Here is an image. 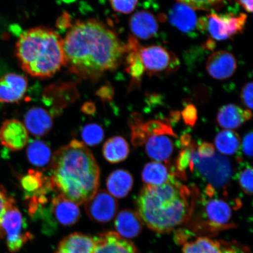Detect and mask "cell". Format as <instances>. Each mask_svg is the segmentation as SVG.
Returning a JSON list of instances; mask_svg holds the SVG:
<instances>
[{"instance_id": "24", "label": "cell", "mask_w": 253, "mask_h": 253, "mask_svg": "<svg viewBox=\"0 0 253 253\" xmlns=\"http://www.w3.org/2000/svg\"><path fill=\"white\" fill-rule=\"evenodd\" d=\"M94 240L91 237L75 233L63 239L56 253H94Z\"/></svg>"}, {"instance_id": "34", "label": "cell", "mask_w": 253, "mask_h": 253, "mask_svg": "<svg viewBox=\"0 0 253 253\" xmlns=\"http://www.w3.org/2000/svg\"><path fill=\"white\" fill-rule=\"evenodd\" d=\"M228 0H178L194 9L209 11L223 7Z\"/></svg>"}, {"instance_id": "8", "label": "cell", "mask_w": 253, "mask_h": 253, "mask_svg": "<svg viewBox=\"0 0 253 253\" xmlns=\"http://www.w3.org/2000/svg\"><path fill=\"white\" fill-rule=\"evenodd\" d=\"M204 219L193 226L195 232H216L233 227L230 221L232 217L230 206L219 199H212L206 202Z\"/></svg>"}, {"instance_id": "35", "label": "cell", "mask_w": 253, "mask_h": 253, "mask_svg": "<svg viewBox=\"0 0 253 253\" xmlns=\"http://www.w3.org/2000/svg\"><path fill=\"white\" fill-rule=\"evenodd\" d=\"M195 150L194 145L188 149L183 150L180 153L176 161V167L179 175L183 178L185 175V170L190 168L192 169V153Z\"/></svg>"}, {"instance_id": "33", "label": "cell", "mask_w": 253, "mask_h": 253, "mask_svg": "<svg viewBox=\"0 0 253 253\" xmlns=\"http://www.w3.org/2000/svg\"><path fill=\"white\" fill-rule=\"evenodd\" d=\"M142 128L147 137L153 135H167L176 137V134L174 133L169 122L161 120H152L143 123Z\"/></svg>"}, {"instance_id": "18", "label": "cell", "mask_w": 253, "mask_h": 253, "mask_svg": "<svg viewBox=\"0 0 253 253\" xmlns=\"http://www.w3.org/2000/svg\"><path fill=\"white\" fill-rule=\"evenodd\" d=\"M24 125L32 135L42 137L51 130L53 126L52 115L42 107H32L25 113Z\"/></svg>"}, {"instance_id": "1", "label": "cell", "mask_w": 253, "mask_h": 253, "mask_svg": "<svg viewBox=\"0 0 253 253\" xmlns=\"http://www.w3.org/2000/svg\"><path fill=\"white\" fill-rule=\"evenodd\" d=\"M63 50L68 71L93 82L118 68L126 55V45L115 32L96 19L73 25L63 40Z\"/></svg>"}, {"instance_id": "17", "label": "cell", "mask_w": 253, "mask_h": 253, "mask_svg": "<svg viewBox=\"0 0 253 253\" xmlns=\"http://www.w3.org/2000/svg\"><path fill=\"white\" fill-rule=\"evenodd\" d=\"M129 25L132 34L138 39L144 40L152 39L159 30L157 19L153 13L147 10L136 12L131 16Z\"/></svg>"}, {"instance_id": "41", "label": "cell", "mask_w": 253, "mask_h": 253, "mask_svg": "<svg viewBox=\"0 0 253 253\" xmlns=\"http://www.w3.org/2000/svg\"><path fill=\"white\" fill-rule=\"evenodd\" d=\"M240 97L243 104L248 109H253V83L252 82L247 83L243 87Z\"/></svg>"}, {"instance_id": "30", "label": "cell", "mask_w": 253, "mask_h": 253, "mask_svg": "<svg viewBox=\"0 0 253 253\" xmlns=\"http://www.w3.org/2000/svg\"><path fill=\"white\" fill-rule=\"evenodd\" d=\"M241 142L236 132L223 130L218 133L215 138V145L221 154L232 156L239 150Z\"/></svg>"}, {"instance_id": "31", "label": "cell", "mask_w": 253, "mask_h": 253, "mask_svg": "<svg viewBox=\"0 0 253 253\" xmlns=\"http://www.w3.org/2000/svg\"><path fill=\"white\" fill-rule=\"evenodd\" d=\"M81 135L84 145L93 147L99 145L103 141L104 132L100 125L90 123L82 128Z\"/></svg>"}, {"instance_id": "7", "label": "cell", "mask_w": 253, "mask_h": 253, "mask_svg": "<svg viewBox=\"0 0 253 253\" xmlns=\"http://www.w3.org/2000/svg\"><path fill=\"white\" fill-rule=\"evenodd\" d=\"M193 167L214 187L220 188L225 186L229 181L232 174V168L227 158L215 154L209 158L199 157L194 151L192 158Z\"/></svg>"}, {"instance_id": "46", "label": "cell", "mask_w": 253, "mask_h": 253, "mask_svg": "<svg viewBox=\"0 0 253 253\" xmlns=\"http://www.w3.org/2000/svg\"><path fill=\"white\" fill-rule=\"evenodd\" d=\"M82 112L88 115H94L96 111V107L93 103L88 102L84 103L81 109Z\"/></svg>"}, {"instance_id": "10", "label": "cell", "mask_w": 253, "mask_h": 253, "mask_svg": "<svg viewBox=\"0 0 253 253\" xmlns=\"http://www.w3.org/2000/svg\"><path fill=\"white\" fill-rule=\"evenodd\" d=\"M118 202L109 192L100 190L97 191L85 203V210L91 220L97 223H107L118 212Z\"/></svg>"}, {"instance_id": "48", "label": "cell", "mask_w": 253, "mask_h": 253, "mask_svg": "<svg viewBox=\"0 0 253 253\" xmlns=\"http://www.w3.org/2000/svg\"><path fill=\"white\" fill-rule=\"evenodd\" d=\"M190 142H191V137L188 134H186L183 135L181 138V143L183 145H185V146H188Z\"/></svg>"}, {"instance_id": "16", "label": "cell", "mask_w": 253, "mask_h": 253, "mask_svg": "<svg viewBox=\"0 0 253 253\" xmlns=\"http://www.w3.org/2000/svg\"><path fill=\"white\" fill-rule=\"evenodd\" d=\"M169 20L174 27L183 33L192 34L198 30V19L194 9L181 2L170 8Z\"/></svg>"}, {"instance_id": "6", "label": "cell", "mask_w": 253, "mask_h": 253, "mask_svg": "<svg viewBox=\"0 0 253 253\" xmlns=\"http://www.w3.org/2000/svg\"><path fill=\"white\" fill-rule=\"evenodd\" d=\"M139 56L145 73L151 76L166 75L178 70L179 60L175 53L160 45L138 47Z\"/></svg>"}, {"instance_id": "38", "label": "cell", "mask_w": 253, "mask_h": 253, "mask_svg": "<svg viewBox=\"0 0 253 253\" xmlns=\"http://www.w3.org/2000/svg\"><path fill=\"white\" fill-rule=\"evenodd\" d=\"M111 6L116 12L128 14L133 11L137 5L138 0H109Z\"/></svg>"}, {"instance_id": "47", "label": "cell", "mask_w": 253, "mask_h": 253, "mask_svg": "<svg viewBox=\"0 0 253 253\" xmlns=\"http://www.w3.org/2000/svg\"><path fill=\"white\" fill-rule=\"evenodd\" d=\"M239 4L245 9L249 13L253 12V0H237Z\"/></svg>"}, {"instance_id": "19", "label": "cell", "mask_w": 253, "mask_h": 253, "mask_svg": "<svg viewBox=\"0 0 253 253\" xmlns=\"http://www.w3.org/2000/svg\"><path fill=\"white\" fill-rule=\"evenodd\" d=\"M126 45V71L131 77L130 89L140 86L142 77L145 74L140 56L138 47L140 44L136 38L129 36Z\"/></svg>"}, {"instance_id": "20", "label": "cell", "mask_w": 253, "mask_h": 253, "mask_svg": "<svg viewBox=\"0 0 253 253\" xmlns=\"http://www.w3.org/2000/svg\"><path fill=\"white\" fill-rule=\"evenodd\" d=\"M250 110H243L234 104H228L221 107L217 115V122L221 127L231 130L241 126L243 123L252 118Z\"/></svg>"}, {"instance_id": "37", "label": "cell", "mask_w": 253, "mask_h": 253, "mask_svg": "<svg viewBox=\"0 0 253 253\" xmlns=\"http://www.w3.org/2000/svg\"><path fill=\"white\" fill-rule=\"evenodd\" d=\"M14 204V199L9 197L5 189L0 185V239L4 237L1 226L3 217L8 208Z\"/></svg>"}, {"instance_id": "3", "label": "cell", "mask_w": 253, "mask_h": 253, "mask_svg": "<svg viewBox=\"0 0 253 253\" xmlns=\"http://www.w3.org/2000/svg\"><path fill=\"white\" fill-rule=\"evenodd\" d=\"M194 204L188 188L172 178L162 185H145L136 202L141 221L159 233L171 232L187 222Z\"/></svg>"}, {"instance_id": "4", "label": "cell", "mask_w": 253, "mask_h": 253, "mask_svg": "<svg viewBox=\"0 0 253 253\" xmlns=\"http://www.w3.org/2000/svg\"><path fill=\"white\" fill-rule=\"evenodd\" d=\"M15 52L21 68L34 78L52 77L65 65L63 40L48 28L24 31L16 42Z\"/></svg>"}, {"instance_id": "44", "label": "cell", "mask_w": 253, "mask_h": 253, "mask_svg": "<svg viewBox=\"0 0 253 253\" xmlns=\"http://www.w3.org/2000/svg\"><path fill=\"white\" fill-rule=\"evenodd\" d=\"M253 132L247 134L243 140V150L246 156H253Z\"/></svg>"}, {"instance_id": "21", "label": "cell", "mask_w": 253, "mask_h": 253, "mask_svg": "<svg viewBox=\"0 0 253 253\" xmlns=\"http://www.w3.org/2000/svg\"><path fill=\"white\" fill-rule=\"evenodd\" d=\"M145 151L151 159L162 162L169 160L173 151L171 139L167 135H153L147 138Z\"/></svg>"}, {"instance_id": "27", "label": "cell", "mask_w": 253, "mask_h": 253, "mask_svg": "<svg viewBox=\"0 0 253 253\" xmlns=\"http://www.w3.org/2000/svg\"><path fill=\"white\" fill-rule=\"evenodd\" d=\"M171 177L168 168L159 162L147 164L141 173L142 181L148 185H162L169 181Z\"/></svg>"}, {"instance_id": "5", "label": "cell", "mask_w": 253, "mask_h": 253, "mask_svg": "<svg viewBox=\"0 0 253 253\" xmlns=\"http://www.w3.org/2000/svg\"><path fill=\"white\" fill-rule=\"evenodd\" d=\"M248 16L245 14H217L215 12L199 19L198 30L207 33L211 39L217 41L227 40L242 33Z\"/></svg>"}, {"instance_id": "29", "label": "cell", "mask_w": 253, "mask_h": 253, "mask_svg": "<svg viewBox=\"0 0 253 253\" xmlns=\"http://www.w3.org/2000/svg\"><path fill=\"white\" fill-rule=\"evenodd\" d=\"M182 253H222L221 240L201 236L183 244Z\"/></svg>"}, {"instance_id": "23", "label": "cell", "mask_w": 253, "mask_h": 253, "mask_svg": "<svg viewBox=\"0 0 253 253\" xmlns=\"http://www.w3.org/2000/svg\"><path fill=\"white\" fill-rule=\"evenodd\" d=\"M21 183L26 192V198L33 196L46 195L52 190L49 178L38 170H28L27 175L22 178Z\"/></svg>"}, {"instance_id": "9", "label": "cell", "mask_w": 253, "mask_h": 253, "mask_svg": "<svg viewBox=\"0 0 253 253\" xmlns=\"http://www.w3.org/2000/svg\"><path fill=\"white\" fill-rule=\"evenodd\" d=\"M3 236L9 251L17 252L30 239V234L25 230L23 215L14 205L6 211L2 221Z\"/></svg>"}, {"instance_id": "42", "label": "cell", "mask_w": 253, "mask_h": 253, "mask_svg": "<svg viewBox=\"0 0 253 253\" xmlns=\"http://www.w3.org/2000/svg\"><path fill=\"white\" fill-rule=\"evenodd\" d=\"M197 154L200 158H209L213 157L216 152L213 144L204 142L198 147Z\"/></svg>"}, {"instance_id": "12", "label": "cell", "mask_w": 253, "mask_h": 253, "mask_svg": "<svg viewBox=\"0 0 253 253\" xmlns=\"http://www.w3.org/2000/svg\"><path fill=\"white\" fill-rule=\"evenodd\" d=\"M237 69L235 56L226 50H218L209 57L207 70L211 78L223 81L232 77Z\"/></svg>"}, {"instance_id": "11", "label": "cell", "mask_w": 253, "mask_h": 253, "mask_svg": "<svg viewBox=\"0 0 253 253\" xmlns=\"http://www.w3.org/2000/svg\"><path fill=\"white\" fill-rule=\"evenodd\" d=\"M28 139L26 127L17 119L5 120L0 127V142L9 150L23 149L28 144Z\"/></svg>"}, {"instance_id": "43", "label": "cell", "mask_w": 253, "mask_h": 253, "mask_svg": "<svg viewBox=\"0 0 253 253\" xmlns=\"http://www.w3.org/2000/svg\"><path fill=\"white\" fill-rule=\"evenodd\" d=\"M114 89L110 85H106L100 88L97 91L96 95L99 96L103 102H110L113 99Z\"/></svg>"}, {"instance_id": "36", "label": "cell", "mask_w": 253, "mask_h": 253, "mask_svg": "<svg viewBox=\"0 0 253 253\" xmlns=\"http://www.w3.org/2000/svg\"><path fill=\"white\" fill-rule=\"evenodd\" d=\"M239 182L240 188L246 194H253V169L248 166L239 174Z\"/></svg>"}, {"instance_id": "2", "label": "cell", "mask_w": 253, "mask_h": 253, "mask_svg": "<svg viewBox=\"0 0 253 253\" xmlns=\"http://www.w3.org/2000/svg\"><path fill=\"white\" fill-rule=\"evenodd\" d=\"M100 176L96 159L82 142L71 141L52 157L49 177L52 189L78 205L96 194Z\"/></svg>"}, {"instance_id": "39", "label": "cell", "mask_w": 253, "mask_h": 253, "mask_svg": "<svg viewBox=\"0 0 253 253\" xmlns=\"http://www.w3.org/2000/svg\"><path fill=\"white\" fill-rule=\"evenodd\" d=\"M222 253H252L248 247L236 241H224L221 240Z\"/></svg>"}, {"instance_id": "14", "label": "cell", "mask_w": 253, "mask_h": 253, "mask_svg": "<svg viewBox=\"0 0 253 253\" xmlns=\"http://www.w3.org/2000/svg\"><path fill=\"white\" fill-rule=\"evenodd\" d=\"M94 240V253H138L133 243L117 232L104 233Z\"/></svg>"}, {"instance_id": "45", "label": "cell", "mask_w": 253, "mask_h": 253, "mask_svg": "<svg viewBox=\"0 0 253 253\" xmlns=\"http://www.w3.org/2000/svg\"><path fill=\"white\" fill-rule=\"evenodd\" d=\"M70 17L67 13L63 14L57 22V26L59 28L70 27Z\"/></svg>"}, {"instance_id": "15", "label": "cell", "mask_w": 253, "mask_h": 253, "mask_svg": "<svg viewBox=\"0 0 253 253\" xmlns=\"http://www.w3.org/2000/svg\"><path fill=\"white\" fill-rule=\"evenodd\" d=\"M49 211L56 222L62 226L73 225L80 219L78 205L61 194L52 199Z\"/></svg>"}, {"instance_id": "13", "label": "cell", "mask_w": 253, "mask_h": 253, "mask_svg": "<svg viewBox=\"0 0 253 253\" xmlns=\"http://www.w3.org/2000/svg\"><path fill=\"white\" fill-rule=\"evenodd\" d=\"M28 79L24 76L7 74L0 78V102L18 103L27 90Z\"/></svg>"}, {"instance_id": "28", "label": "cell", "mask_w": 253, "mask_h": 253, "mask_svg": "<svg viewBox=\"0 0 253 253\" xmlns=\"http://www.w3.org/2000/svg\"><path fill=\"white\" fill-rule=\"evenodd\" d=\"M28 160L34 166L44 167L52 160L51 150L45 142L39 140H31L27 150Z\"/></svg>"}, {"instance_id": "40", "label": "cell", "mask_w": 253, "mask_h": 253, "mask_svg": "<svg viewBox=\"0 0 253 253\" xmlns=\"http://www.w3.org/2000/svg\"><path fill=\"white\" fill-rule=\"evenodd\" d=\"M182 116L185 124L189 126H194L198 119L197 109L194 105L190 104L183 110Z\"/></svg>"}, {"instance_id": "26", "label": "cell", "mask_w": 253, "mask_h": 253, "mask_svg": "<svg viewBox=\"0 0 253 253\" xmlns=\"http://www.w3.org/2000/svg\"><path fill=\"white\" fill-rule=\"evenodd\" d=\"M129 153L128 142L120 136L110 138L104 143L103 154L104 158L111 164L125 161Z\"/></svg>"}, {"instance_id": "22", "label": "cell", "mask_w": 253, "mask_h": 253, "mask_svg": "<svg viewBox=\"0 0 253 253\" xmlns=\"http://www.w3.org/2000/svg\"><path fill=\"white\" fill-rule=\"evenodd\" d=\"M131 174L125 169H118L108 176L106 181L107 191L116 198H123L128 195L133 186Z\"/></svg>"}, {"instance_id": "25", "label": "cell", "mask_w": 253, "mask_h": 253, "mask_svg": "<svg viewBox=\"0 0 253 253\" xmlns=\"http://www.w3.org/2000/svg\"><path fill=\"white\" fill-rule=\"evenodd\" d=\"M141 222L137 213L130 210L120 211L115 220L117 233L125 239L134 238L141 232Z\"/></svg>"}, {"instance_id": "32", "label": "cell", "mask_w": 253, "mask_h": 253, "mask_svg": "<svg viewBox=\"0 0 253 253\" xmlns=\"http://www.w3.org/2000/svg\"><path fill=\"white\" fill-rule=\"evenodd\" d=\"M142 118L138 114L134 113L129 119L128 125L131 130V141L134 146L142 145L146 142L147 136L142 128Z\"/></svg>"}]
</instances>
